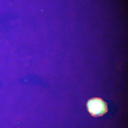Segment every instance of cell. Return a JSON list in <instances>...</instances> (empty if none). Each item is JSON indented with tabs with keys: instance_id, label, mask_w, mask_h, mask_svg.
Wrapping results in <instances>:
<instances>
[{
	"instance_id": "obj_1",
	"label": "cell",
	"mask_w": 128,
	"mask_h": 128,
	"mask_svg": "<svg viewBox=\"0 0 128 128\" xmlns=\"http://www.w3.org/2000/svg\"><path fill=\"white\" fill-rule=\"evenodd\" d=\"M86 105L88 110L93 117L102 116L108 112L107 104L101 98H91L88 101Z\"/></svg>"
}]
</instances>
